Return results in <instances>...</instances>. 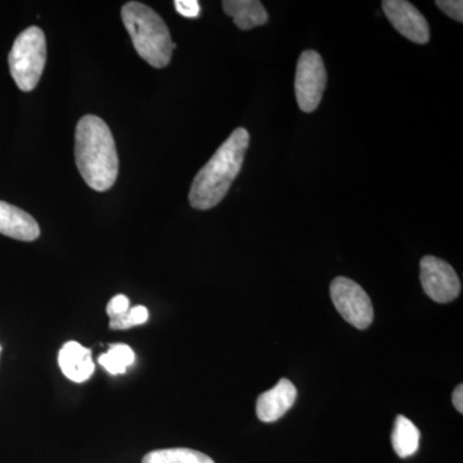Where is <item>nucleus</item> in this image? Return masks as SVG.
Returning a JSON list of instances; mask_svg holds the SVG:
<instances>
[{"instance_id":"obj_4","label":"nucleus","mask_w":463,"mask_h":463,"mask_svg":"<svg viewBox=\"0 0 463 463\" xmlns=\"http://www.w3.org/2000/svg\"><path fill=\"white\" fill-rule=\"evenodd\" d=\"M47 62V41L44 33L30 26L17 36L9 52V71L14 83L23 91L35 90Z\"/></svg>"},{"instance_id":"obj_3","label":"nucleus","mask_w":463,"mask_h":463,"mask_svg":"<svg viewBox=\"0 0 463 463\" xmlns=\"http://www.w3.org/2000/svg\"><path fill=\"white\" fill-rule=\"evenodd\" d=\"M125 29L134 48L149 65L163 69L172 61L176 45L163 18L154 9L139 2H129L121 9Z\"/></svg>"},{"instance_id":"obj_15","label":"nucleus","mask_w":463,"mask_h":463,"mask_svg":"<svg viewBox=\"0 0 463 463\" xmlns=\"http://www.w3.org/2000/svg\"><path fill=\"white\" fill-rule=\"evenodd\" d=\"M134 361H136V354L132 347L127 344H112L109 345V352L100 354L99 358V364L114 376L127 373L128 367H130Z\"/></svg>"},{"instance_id":"obj_20","label":"nucleus","mask_w":463,"mask_h":463,"mask_svg":"<svg viewBox=\"0 0 463 463\" xmlns=\"http://www.w3.org/2000/svg\"><path fill=\"white\" fill-rule=\"evenodd\" d=\"M453 405L459 413H463V385L459 383L455 389L452 395Z\"/></svg>"},{"instance_id":"obj_5","label":"nucleus","mask_w":463,"mask_h":463,"mask_svg":"<svg viewBox=\"0 0 463 463\" xmlns=\"http://www.w3.org/2000/svg\"><path fill=\"white\" fill-rule=\"evenodd\" d=\"M332 303L340 316L358 330H365L373 321V301L358 283L337 277L331 283Z\"/></svg>"},{"instance_id":"obj_12","label":"nucleus","mask_w":463,"mask_h":463,"mask_svg":"<svg viewBox=\"0 0 463 463\" xmlns=\"http://www.w3.org/2000/svg\"><path fill=\"white\" fill-rule=\"evenodd\" d=\"M223 9L241 30H251L268 23V12L259 0H224Z\"/></svg>"},{"instance_id":"obj_9","label":"nucleus","mask_w":463,"mask_h":463,"mask_svg":"<svg viewBox=\"0 0 463 463\" xmlns=\"http://www.w3.org/2000/svg\"><path fill=\"white\" fill-rule=\"evenodd\" d=\"M298 390L288 379L279 381L274 388L259 395L257 402V416L261 422L279 421L283 414L295 404Z\"/></svg>"},{"instance_id":"obj_2","label":"nucleus","mask_w":463,"mask_h":463,"mask_svg":"<svg viewBox=\"0 0 463 463\" xmlns=\"http://www.w3.org/2000/svg\"><path fill=\"white\" fill-rule=\"evenodd\" d=\"M250 143L245 128H237L225 139L203 169L194 176L191 185L190 203L197 210H209L218 205L230 191L239 175Z\"/></svg>"},{"instance_id":"obj_14","label":"nucleus","mask_w":463,"mask_h":463,"mask_svg":"<svg viewBox=\"0 0 463 463\" xmlns=\"http://www.w3.org/2000/svg\"><path fill=\"white\" fill-rule=\"evenodd\" d=\"M142 463H215L209 456L190 448H169L152 450L143 457Z\"/></svg>"},{"instance_id":"obj_7","label":"nucleus","mask_w":463,"mask_h":463,"mask_svg":"<svg viewBox=\"0 0 463 463\" xmlns=\"http://www.w3.org/2000/svg\"><path fill=\"white\" fill-rule=\"evenodd\" d=\"M420 279L426 295L439 304L450 303L461 294L458 274L443 259L431 255L422 258L420 263Z\"/></svg>"},{"instance_id":"obj_1","label":"nucleus","mask_w":463,"mask_h":463,"mask_svg":"<svg viewBox=\"0 0 463 463\" xmlns=\"http://www.w3.org/2000/svg\"><path fill=\"white\" fill-rule=\"evenodd\" d=\"M75 160L91 190L105 192L114 185L118 174V152L111 129L99 116L85 115L79 120Z\"/></svg>"},{"instance_id":"obj_10","label":"nucleus","mask_w":463,"mask_h":463,"mask_svg":"<svg viewBox=\"0 0 463 463\" xmlns=\"http://www.w3.org/2000/svg\"><path fill=\"white\" fill-rule=\"evenodd\" d=\"M0 233L18 241H35L41 228L35 219L20 207L0 201Z\"/></svg>"},{"instance_id":"obj_6","label":"nucleus","mask_w":463,"mask_h":463,"mask_svg":"<svg viewBox=\"0 0 463 463\" xmlns=\"http://www.w3.org/2000/svg\"><path fill=\"white\" fill-rule=\"evenodd\" d=\"M327 84V71L321 54L316 51H306L298 57L295 93L298 108L303 112H313L318 109Z\"/></svg>"},{"instance_id":"obj_17","label":"nucleus","mask_w":463,"mask_h":463,"mask_svg":"<svg viewBox=\"0 0 463 463\" xmlns=\"http://www.w3.org/2000/svg\"><path fill=\"white\" fill-rule=\"evenodd\" d=\"M130 309V301L129 298L125 297V295H116V297L112 298L108 304V307H106V312L109 317V319L118 318V317L124 316L125 313L129 312Z\"/></svg>"},{"instance_id":"obj_21","label":"nucleus","mask_w":463,"mask_h":463,"mask_svg":"<svg viewBox=\"0 0 463 463\" xmlns=\"http://www.w3.org/2000/svg\"><path fill=\"white\" fill-rule=\"evenodd\" d=\"M0 354H2V345H0Z\"/></svg>"},{"instance_id":"obj_18","label":"nucleus","mask_w":463,"mask_h":463,"mask_svg":"<svg viewBox=\"0 0 463 463\" xmlns=\"http://www.w3.org/2000/svg\"><path fill=\"white\" fill-rule=\"evenodd\" d=\"M437 5L448 17L453 18L457 23H463L462 0H438Z\"/></svg>"},{"instance_id":"obj_19","label":"nucleus","mask_w":463,"mask_h":463,"mask_svg":"<svg viewBox=\"0 0 463 463\" xmlns=\"http://www.w3.org/2000/svg\"><path fill=\"white\" fill-rule=\"evenodd\" d=\"M176 12L183 17L196 18L200 16L201 7L197 0H175Z\"/></svg>"},{"instance_id":"obj_13","label":"nucleus","mask_w":463,"mask_h":463,"mask_svg":"<svg viewBox=\"0 0 463 463\" xmlns=\"http://www.w3.org/2000/svg\"><path fill=\"white\" fill-rule=\"evenodd\" d=\"M392 448L401 458L413 456L420 447V430L410 419L399 414L392 435Z\"/></svg>"},{"instance_id":"obj_16","label":"nucleus","mask_w":463,"mask_h":463,"mask_svg":"<svg viewBox=\"0 0 463 463\" xmlns=\"http://www.w3.org/2000/svg\"><path fill=\"white\" fill-rule=\"evenodd\" d=\"M149 312L147 307L137 306L130 307L129 312L118 318L109 319V328L111 330H129V328L141 326L148 321Z\"/></svg>"},{"instance_id":"obj_8","label":"nucleus","mask_w":463,"mask_h":463,"mask_svg":"<svg viewBox=\"0 0 463 463\" xmlns=\"http://www.w3.org/2000/svg\"><path fill=\"white\" fill-rule=\"evenodd\" d=\"M383 12L394 29L408 41L417 44H426L430 41V29L428 21L412 3L405 0H385Z\"/></svg>"},{"instance_id":"obj_11","label":"nucleus","mask_w":463,"mask_h":463,"mask_svg":"<svg viewBox=\"0 0 463 463\" xmlns=\"http://www.w3.org/2000/svg\"><path fill=\"white\" fill-rule=\"evenodd\" d=\"M58 364L67 379L78 383L90 380L96 370L90 350L76 341H69L62 346Z\"/></svg>"}]
</instances>
